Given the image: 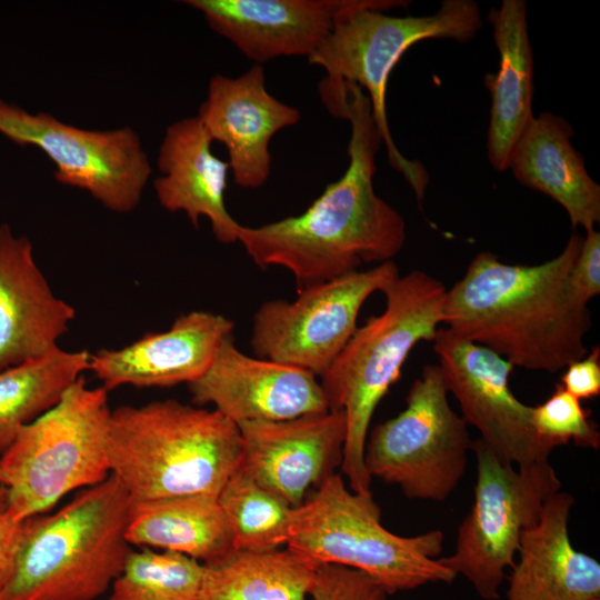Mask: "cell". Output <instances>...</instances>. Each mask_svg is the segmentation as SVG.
Returning a JSON list of instances; mask_svg holds the SVG:
<instances>
[{
  "label": "cell",
  "mask_w": 600,
  "mask_h": 600,
  "mask_svg": "<svg viewBox=\"0 0 600 600\" xmlns=\"http://www.w3.org/2000/svg\"><path fill=\"white\" fill-rule=\"evenodd\" d=\"M567 289L580 304L588 307L600 293V233L588 231L580 252L567 277Z\"/></svg>",
  "instance_id": "4dcf8cb0"
},
{
  "label": "cell",
  "mask_w": 600,
  "mask_h": 600,
  "mask_svg": "<svg viewBox=\"0 0 600 600\" xmlns=\"http://www.w3.org/2000/svg\"><path fill=\"white\" fill-rule=\"evenodd\" d=\"M582 242L572 234L557 257L534 266L478 253L447 290V329L528 370L556 373L583 358L591 316L567 289Z\"/></svg>",
  "instance_id": "7a4b0ae2"
},
{
  "label": "cell",
  "mask_w": 600,
  "mask_h": 600,
  "mask_svg": "<svg viewBox=\"0 0 600 600\" xmlns=\"http://www.w3.org/2000/svg\"><path fill=\"white\" fill-rule=\"evenodd\" d=\"M130 498L110 474L53 514L28 518L0 600H97L122 570Z\"/></svg>",
  "instance_id": "5b68a950"
},
{
  "label": "cell",
  "mask_w": 600,
  "mask_h": 600,
  "mask_svg": "<svg viewBox=\"0 0 600 600\" xmlns=\"http://www.w3.org/2000/svg\"><path fill=\"white\" fill-rule=\"evenodd\" d=\"M559 384L579 400L598 397L600 394L599 346L593 347L583 358L568 364Z\"/></svg>",
  "instance_id": "1f68e13d"
},
{
  "label": "cell",
  "mask_w": 600,
  "mask_h": 600,
  "mask_svg": "<svg viewBox=\"0 0 600 600\" xmlns=\"http://www.w3.org/2000/svg\"><path fill=\"white\" fill-rule=\"evenodd\" d=\"M572 136L563 118L549 111L533 116L512 149L508 169L521 184L558 202L572 227L588 232L600 221V187L573 148Z\"/></svg>",
  "instance_id": "7402d4cb"
},
{
  "label": "cell",
  "mask_w": 600,
  "mask_h": 600,
  "mask_svg": "<svg viewBox=\"0 0 600 600\" xmlns=\"http://www.w3.org/2000/svg\"><path fill=\"white\" fill-rule=\"evenodd\" d=\"M477 480L473 504L458 528L454 551L439 561L463 576L484 600L500 598L521 534L534 526L544 502L561 490L549 461L517 467L481 438L472 440Z\"/></svg>",
  "instance_id": "9c48e42d"
},
{
  "label": "cell",
  "mask_w": 600,
  "mask_h": 600,
  "mask_svg": "<svg viewBox=\"0 0 600 600\" xmlns=\"http://www.w3.org/2000/svg\"><path fill=\"white\" fill-rule=\"evenodd\" d=\"M531 421L536 432L554 447L570 442L583 448L600 447V432L590 411L559 383L546 401L531 408Z\"/></svg>",
  "instance_id": "f1b7e54d"
},
{
  "label": "cell",
  "mask_w": 600,
  "mask_h": 600,
  "mask_svg": "<svg viewBox=\"0 0 600 600\" xmlns=\"http://www.w3.org/2000/svg\"><path fill=\"white\" fill-rule=\"evenodd\" d=\"M446 287L427 272L414 270L389 286L386 308L357 328L341 353L320 377L330 411H342L347 436L341 471L349 488L372 493L364 464L371 419L420 341H432L443 323Z\"/></svg>",
  "instance_id": "277c9868"
},
{
  "label": "cell",
  "mask_w": 600,
  "mask_h": 600,
  "mask_svg": "<svg viewBox=\"0 0 600 600\" xmlns=\"http://www.w3.org/2000/svg\"><path fill=\"white\" fill-rule=\"evenodd\" d=\"M108 390L79 378L50 410L22 427L1 454L7 513L23 520L46 513L69 492L111 473Z\"/></svg>",
  "instance_id": "ba28073f"
},
{
  "label": "cell",
  "mask_w": 600,
  "mask_h": 600,
  "mask_svg": "<svg viewBox=\"0 0 600 600\" xmlns=\"http://www.w3.org/2000/svg\"><path fill=\"white\" fill-rule=\"evenodd\" d=\"M211 143L197 116L171 123L159 149L162 176L154 180L153 188L163 209L184 212L194 228L204 217L218 241L234 243L240 223L224 204L230 167L213 154Z\"/></svg>",
  "instance_id": "44dd1931"
},
{
  "label": "cell",
  "mask_w": 600,
  "mask_h": 600,
  "mask_svg": "<svg viewBox=\"0 0 600 600\" xmlns=\"http://www.w3.org/2000/svg\"><path fill=\"white\" fill-rule=\"evenodd\" d=\"M408 6L409 1L404 0H360L337 17L329 36L308 61L327 73L319 89H333L342 83L364 89L389 163L404 177L421 204L429 176L419 161L406 158L393 142L386 110L388 80L414 43L427 39L470 41L482 28V19L473 0H444L437 12L428 16L386 13Z\"/></svg>",
  "instance_id": "8992f818"
},
{
  "label": "cell",
  "mask_w": 600,
  "mask_h": 600,
  "mask_svg": "<svg viewBox=\"0 0 600 600\" xmlns=\"http://www.w3.org/2000/svg\"><path fill=\"white\" fill-rule=\"evenodd\" d=\"M8 509V489L4 486H0V516H2Z\"/></svg>",
  "instance_id": "836d02e7"
},
{
  "label": "cell",
  "mask_w": 600,
  "mask_h": 600,
  "mask_svg": "<svg viewBox=\"0 0 600 600\" xmlns=\"http://www.w3.org/2000/svg\"><path fill=\"white\" fill-rule=\"evenodd\" d=\"M241 457L238 426L213 409L169 399L111 410L110 473L131 500L218 496Z\"/></svg>",
  "instance_id": "3957f363"
},
{
  "label": "cell",
  "mask_w": 600,
  "mask_h": 600,
  "mask_svg": "<svg viewBox=\"0 0 600 600\" xmlns=\"http://www.w3.org/2000/svg\"><path fill=\"white\" fill-rule=\"evenodd\" d=\"M233 550L271 551L287 543L294 508L238 469L218 494Z\"/></svg>",
  "instance_id": "4316f807"
},
{
  "label": "cell",
  "mask_w": 600,
  "mask_h": 600,
  "mask_svg": "<svg viewBox=\"0 0 600 600\" xmlns=\"http://www.w3.org/2000/svg\"><path fill=\"white\" fill-rule=\"evenodd\" d=\"M0 483L2 484V473H1V470H0Z\"/></svg>",
  "instance_id": "e575fe53"
},
{
  "label": "cell",
  "mask_w": 600,
  "mask_h": 600,
  "mask_svg": "<svg viewBox=\"0 0 600 600\" xmlns=\"http://www.w3.org/2000/svg\"><path fill=\"white\" fill-rule=\"evenodd\" d=\"M201 578L202 563L188 556L131 549L109 600H196Z\"/></svg>",
  "instance_id": "83f0119b"
},
{
  "label": "cell",
  "mask_w": 600,
  "mask_h": 600,
  "mask_svg": "<svg viewBox=\"0 0 600 600\" xmlns=\"http://www.w3.org/2000/svg\"><path fill=\"white\" fill-rule=\"evenodd\" d=\"M28 518L16 520L7 511L0 516V591L10 580L22 543Z\"/></svg>",
  "instance_id": "d6a6232c"
},
{
  "label": "cell",
  "mask_w": 600,
  "mask_h": 600,
  "mask_svg": "<svg viewBox=\"0 0 600 600\" xmlns=\"http://www.w3.org/2000/svg\"><path fill=\"white\" fill-rule=\"evenodd\" d=\"M573 504L571 493H554L538 522L523 531L507 600H600V563L577 550L569 537Z\"/></svg>",
  "instance_id": "ffe728a7"
},
{
  "label": "cell",
  "mask_w": 600,
  "mask_h": 600,
  "mask_svg": "<svg viewBox=\"0 0 600 600\" xmlns=\"http://www.w3.org/2000/svg\"><path fill=\"white\" fill-rule=\"evenodd\" d=\"M238 428L242 442L239 469L293 508L341 466L347 436L342 411L246 422Z\"/></svg>",
  "instance_id": "5bb4252c"
},
{
  "label": "cell",
  "mask_w": 600,
  "mask_h": 600,
  "mask_svg": "<svg viewBox=\"0 0 600 600\" xmlns=\"http://www.w3.org/2000/svg\"><path fill=\"white\" fill-rule=\"evenodd\" d=\"M0 133L20 147L40 149L58 182L84 190L118 213L136 209L151 174L141 140L130 127L88 130L0 99Z\"/></svg>",
  "instance_id": "7c38bea8"
},
{
  "label": "cell",
  "mask_w": 600,
  "mask_h": 600,
  "mask_svg": "<svg viewBox=\"0 0 600 600\" xmlns=\"http://www.w3.org/2000/svg\"><path fill=\"white\" fill-rule=\"evenodd\" d=\"M74 318L37 266L30 240L0 224V371L58 349Z\"/></svg>",
  "instance_id": "d6986e66"
},
{
  "label": "cell",
  "mask_w": 600,
  "mask_h": 600,
  "mask_svg": "<svg viewBox=\"0 0 600 600\" xmlns=\"http://www.w3.org/2000/svg\"><path fill=\"white\" fill-rule=\"evenodd\" d=\"M126 538L129 544L178 552L202 564L233 550L228 521L213 494L130 499Z\"/></svg>",
  "instance_id": "cb8c5ba5"
},
{
  "label": "cell",
  "mask_w": 600,
  "mask_h": 600,
  "mask_svg": "<svg viewBox=\"0 0 600 600\" xmlns=\"http://www.w3.org/2000/svg\"><path fill=\"white\" fill-rule=\"evenodd\" d=\"M443 541L440 530L412 537L389 531L372 493L352 491L333 473L294 508L286 548L317 564L359 570L393 594L457 578L436 559Z\"/></svg>",
  "instance_id": "52a82bcc"
},
{
  "label": "cell",
  "mask_w": 600,
  "mask_h": 600,
  "mask_svg": "<svg viewBox=\"0 0 600 600\" xmlns=\"http://www.w3.org/2000/svg\"><path fill=\"white\" fill-rule=\"evenodd\" d=\"M318 566L288 548L232 550L202 564L196 600H311Z\"/></svg>",
  "instance_id": "d4e9b609"
},
{
  "label": "cell",
  "mask_w": 600,
  "mask_h": 600,
  "mask_svg": "<svg viewBox=\"0 0 600 600\" xmlns=\"http://www.w3.org/2000/svg\"><path fill=\"white\" fill-rule=\"evenodd\" d=\"M471 444L439 366L428 364L406 408L368 433L364 464L371 478L398 486L409 499L444 501L466 472Z\"/></svg>",
  "instance_id": "30bf717a"
},
{
  "label": "cell",
  "mask_w": 600,
  "mask_h": 600,
  "mask_svg": "<svg viewBox=\"0 0 600 600\" xmlns=\"http://www.w3.org/2000/svg\"><path fill=\"white\" fill-rule=\"evenodd\" d=\"M331 109L351 124L349 164L301 214L260 227L240 224L237 241L262 270H289L299 289L359 271L364 263L391 261L406 241L403 217L373 187L382 143L369 97L342 83Z\"/></svg>",
  "instance_id": "6da1fadb"
},
{
  "label": "cell",
  "mask_w": 600,
  "mask_h": 600,
  "mask_svg": "<svg viewBox=\"0 0 600 600\" xmlns=\"http://www.w3.org/2000/svg\"><path fill=\"white\" fill-rule=\"evenodd\" d=\"M390 593L366 573L337 564H319L311 600H388Z\"/></svg>",
  "instance_id": "f546056e"
},
{
  "label": "cell",
  "mask_w": 600,
  "mask_h": 600,
  "mask_svg": "<svg viewBox=\"0 0 600 600\" xmlns=\"http://www.w3.org/2000/svg\"><path fill=\"white\" fill-rule=\"evenodd\" d=\"M197 118L226 147L234 183L258 188L271 172L270 140L298 123L300 111L268 92L264 70L256 64L238 78L214 76Z\"/></svg>",
  "instance_id": "2e32d148"
},
{
  "label": "cell",
  "mask_w": 600,
  "mask_h": 600,
  "mask_svg": "<svg viewBox=\"0 0 600 600\" xmlns=\"http://www.w3.org/2000/svg\"><path fill=\"white\" fill-rule=\"evenodd\" d=\"M360 0H187L209 27L258 63L306 56L326 40L334 21Z\"/></svg>",
  "instance_id": "e0dca14e"
},
{
  "label": "cell",
  "mask_w": 600,
  "mask_h": 600,
  "mask_svg": "<svg viewBox=\"0 0 600 600\" xmlns=\"http://www.w3.org/2000/svg\"><path fill=\"white\" fill-rule=\"evenodd\" d=\"M233 327L224 316L191 311L167 331L147 333L121 349L97 351L90 356L89 370L106 390L188 384L206 372Z\"/></svg>",
  "instance_id": "ac0fdd59"
},
{
  "label": "cell",
  "mask_w": 600,
  "mask_h": 600,
  "mask_svg": "<svg viewBox=\"0 0 600 600\" xmlns=\"http://www.w3.org/2000/svg\"><path fill=\"white\" fill-rule=\"evenodd\" d=\"M90 356L87 350L58 348L0 371V454L22 427L53 408L89 370Z\"/></svg>",
  "instance_id": "484cf974"
},
{
  "label": "cell",
  "mask_w": 600,
  "mask_h": 600,
  "mask_svg": "<svg viewBox=\"0 0 600 600\" xmlns=\"http://www.w3.org/2000/svg\"><path fill=\"white\" fill-rule=\"evenodd\" d=\"M488 20L499 52V69L484 76L491 108L487 137L488 159L498 171L508 169L510 154L533 117V56L523 0H503Z\"/></svg>",
  "instance_id": "603a6c76"
},
{
  "label": "cell",
  "mask_w": 600,
  "mask_h": 600,
  "mask_svg": "<svg viewBox=\"0 0 600 600\" xmlns=\"http://www.w3.org/2000/svg\"><path fill=\"white\" fill-rule=\"evenodd\" d=\"M399 276L391 260L301 288L293 301L263 302L252 319V350L261 359L321 377L357 330L367 299L383 293Z\"/></svg>",
  "instance_id": "8fae6325"
},
{
  "label": "cell",
  "mask_w": 600,
  "mask_h": 600,
  "mask_svg": "<svg viewBox=\"0 0 600 600\" xmlns=\"http://www.w3.org/2000/svg\"><path fill=\"white\" fill-rule=\"evenodd\" d=\"M192 402L240 426L328 411L320 381L310 372L242 353L227 337L206 372L187 384Z\"/></svg>",
  "instance_id": "9a60e30c"
},
{
  "label": "cell",
  "mask_w": 600,
  "mask_h": 600,
  "mask_svg": "<svg viewBox=\"0 0 600 600\" xmlns=\"http://www.w3.org/2000/svg\"><path fill=\"white\" fill-rule=\"evenodd\" d=\"M449 393L462 418L504 461L527 467L549 461L556 448L542 439L531 421V408L519 401L509 386L513 366L491 350L467 341L447 328L433 340Z\"/></svg>",
  "instance_id": "4fadbf2b"
}]
</instances>
